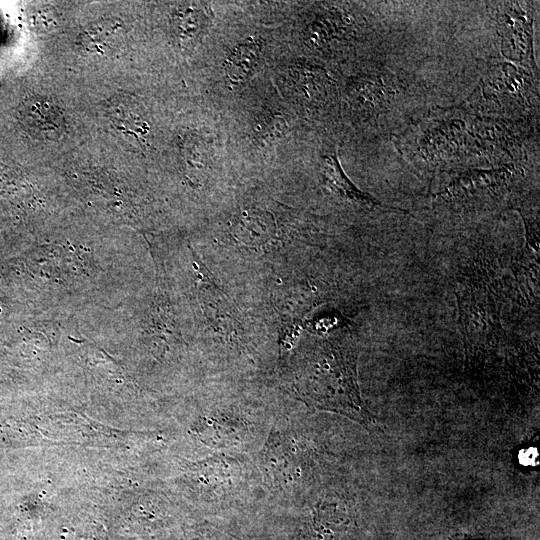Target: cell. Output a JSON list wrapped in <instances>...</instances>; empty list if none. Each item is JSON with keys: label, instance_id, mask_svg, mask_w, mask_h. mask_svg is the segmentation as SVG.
<instances>
[{"label": "cell", "instance_id": "obj_11", "mask_svg": "<svg viewBox=\"0 0 540 540\" xmlns=\"http://www.w3.org/2000/svg\"><path fill=\"white\" fill-rule=\"evenodd\" d=\"M174 26L180 39L198 38L208 26L211 11L207 5H187L177 11Z\"/></svg>", "mask_w": 540, "mask_h": 540}, {"label": "cell", "instance_id": "obj_4", "mask_svg": "<svg viewBox=\"0 0 540 540\" xmlns=\"http://www.w3.org/2000/svg\"><path fill=\"white\" fill-rule=\"evenodd\" d=\"M461 105L482 117L533 121L539 113V75L510 62L496 61Z\"/></svg>", "mask_w": 540, "mask_h": 540}, {"label": "cell", "instance_id": "obj_6", "mask_svg": "<svg viewBox=\"0 0 540 540\" xmlns=\"http://www.w3.org/2000/svg\"><path fill=\"white\" fill-rule=\"evenodd\" d=\"M501 42V53L510 63L539 75L534 55V14L520 1L489 5Z\"/></svg>", "mask_w": 540, "mask_h": 540}, {"label": "cell", "instance_id": "obj_9", "mask_svg": "<svg viewBox=\"0 0 540 540\" xmlns=\"http://www.w3.org/2000/svg\"><path fill=\"white\" fill-rule=\"evenodd\" d=\"M320 175L329 190L341 199L366 208H375L381 205L373 196L358 189L347 177L336 150L329 151L321 157Z\"/></svg>", "mask_w": 540, "mask_h": 540}, {"label": "cell", "instance_id": "obj_5", "mask_svg": "<svg viewBox=\"0 0 540 540\" xmlns=\"http://www.w3.org/2000/svg\"><path fill=\"white\" fill-rule=\"evenodd\" d=\"M520 163L441 172L447 175V181L442 188L430 193V197L453 210H472L474 206L497 203L503 200L512 185L520 180Z\"/></svg>", "mask_w": 540, "mask_h": 540}, {"label": "cell", "instance_id": "obj_8", "mask_svg": "<svg viewBox=\"0 0 540 540\" xmlns=\"http://www.w3.org/2000/svg\"><path fill=\"white\" fill-rule=\"evenodd\" d=\"M355 17L334 5L318 9L306 25V39L316 49L346 41L357 35Z\"/></svg>", "mask_w": 540, "mask_h": 540}, {"label": "cell", "instance_id": "obj_10", "mask_svg": "<svg viewBox=\"0 0 540 540\" xmlns=\"http://www.w3.org/2000/svg\"><path fill=\"white\" fill-rule=\"evenodd\" d=\"M262 47L261 39L249 37L231 50L223 63L225 80L230 88H237L248 79L259 61Z\"/></svg>", "mask_w": 540, "mask_h": 540}, {"label": "cell", "instance_id": "obj_12", "mask_svg": "<svg viewBox=\"0 0 540 540\" xmlns=\"http://www.w3.org/2000/svg\"><path fill=\"white\" fill-rule=\"evenodd\" d=\"M31 115L43 136L59 133L62 129L64 119L60 108L49 100H36L31 106Z\"/></svg>", "mask_w": 540, "mask_h": 540}, {"label": "cell", "instance_id": "obj_1", "mask_svg": "<svg viewBox=\"0 0 540 540\" xmlns=\"http://www.w3.org/2000/svg\"><path fill=\"white\" fill-rule=\"evenodd\" d=\"M528 121L476 115L460 105L437 108L412 120L396 135L400 154L416 169L434 175L476 167L522 162L526 156Z\"/></svg>", "mask_w": 540, "mask_h": 540}, {"label": "cell", "instance_id": "obj_7", "mask_svg": "<svg viewBox=\"0 0 540 540\" xmlns=\"http://www.w3.org/2000/svg\"><path fill=\"white\" fill-rule=\"evenodd\" d=\"M289 80L300 103L314 113L325 112L337 100V85L323 67L298 62L290 68Z\"/></svg>", "mask_w": 540, "mask_h": 540}, {"label": "cell", "instance_id": "obj_2", "mask_svg": "<svg viewBox=\"0 0 540 540\" xmlns=\"http://www.w3.org/2000/svg\"><path fill=\"white\" fill-rule=\"evenodd\" d=\"M293 369L294 395L308 406L341 414L369 430L381 425L364 404L357 382V347L348 331L319 333Z\"/></svg>", "mask_w": 540, "mask_h": 540}, {"label": "cell", "instance_id": "obj_3", "mask_svg": "<svg viewBox=\"0 0 540 540\" xmlns=\"http://www.w3.org/2000/svg\"><path fill=\"white\" fill-rule=\"evenodd\" d=\"M416 97L413 81L402 71L375 64L368 71L350 77L345 99L354 120L370 129H387L404 120Z\"/></svg>", "mask_w": 540, "mask_h": 540}]
</instances>
